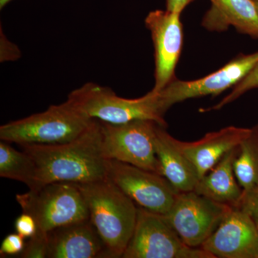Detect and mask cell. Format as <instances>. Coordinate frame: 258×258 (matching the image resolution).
Masks as SVG:
<instances>
[{
    "instance_id": "obj_16",
    "label": "cell",
    "mask_w": 258,
    "mask_h": 258,
    "mask_svg": "<svg viewBox=\"0 0 258 258\" xmlns=\"http://www.w3.org/2000/svg\"><path fill=\"white\" fill-rule=\"evenodd\" d=\"M211 8L203 25L210 31L234 27L237 31L258 39V10L253 0H210Z\"/></svg>"
},
{
    "instance_id": "obj_21",
    "label": "cell",
    "mask_w": 258,
    "mask_h": 258,
    "mask_svg": "<svg viewBox=\"0 0 258 258\" xmlns=\"http://www.w3.org/2000/svg\"><path fill=\"white\" fill-rule=\"evenodd\" d=\"M48 250L47 234L37 231L33 237L29 239L25 249L19 257L21 258H47Z\"/></svg>"
},
{
    "instance_id": "obj_28",
    "label": "cell",
    "mask_w": 258,
    "mask_h": 258,
    "mask_svg": "<svg viewBox=\"0 0 258 258\" xmlns=\"http://www.w3.org/2000/svg\"><path fill=\"white\" fill-rule=\"evenodd\" d=\"M254 4H255L256 7H257V10H258V0H253Z\"/></svg>"
},
{
    "instance_id": "obj_5",
    "label": "cell",
    "mask_w": 258,
    "mask_h": 258,
    "mask_svg": "<svg viewBox=\"0 0 258 258\" xmlns=\"http://www.w3.org/2000/svg\"><path fill=\"white\" fill-rule=\"evenodd\" d=\"M16 200L23 212L35 219L37 231L44 234L89 218L86 200L74 183H48L17 195Z\"/></svg>"
},
{
    "instance_id": "obj_7",
    "label": "cell",
    "mask_w": 258,
    "mask_h": 258,
    "mask_svg": "<svg viewBox=\"0 0 258 258\" xmlns=\"http://www.w3.org/2000/svg\"><path fill=\"white\" fill-rule=\"evenodd\" d=\"M122 257L215 258L202 247L185 244L162 215L139 206L133 235Z\"/></svg>"
},
{
    "instance_id": "obj_22",
    "label": "cell",
    "mask_w": 258,
    "mask_h": 258,
    "mask_svg": "<svg viewBox=\"0 0 258 258\" xmlns=\"http://www.w3.org/2000/svg\"><path fill=\"white\" fill-rule=\"evenodd\" d=\"M238 208L252 219L258 229V186L243 191Z\"/></svg>"
},
{
    "instance_id": "obj_8",
    "label": "cell",
    "mask_w": 258,
    "mask_h": 258,
    "mask_svg": "<svg viewBox=\"0 0 258 258\" xmlns=\"http://www.w3.org/2000/svg\"><path fill=\"white\" fill-rule=\"evenodd\" d=\"M232 209L190 191L178 194L163 216L185 244L201 247Z\"/></svg>"
},
{
    "instance_id": "obj_24",
    "label": "cell",
    "mask_w": 258,
    "mask_h": 258,
    "mask_svg": "<svg viewBox=\"0 0 258 258\" xmlns=\"http://www.w3.org/2000/svg\"><path fill=\"white\" fill-rule=\"evenodd\" d=\"M25 238L18 233L10 234L2 242L0 247L1 257L5 255H19L25 249Z\"/></svg>"
},
{
    "instance_id": "obj_3",
    "label": "cell",
    "mask_w": 258,
    "mask_h": 258,
    "mask_svg": "<svg viewBox=\"0 0 258 258\" xmlns=\"http://www.w3.org/2000/svg\"><path fill=\"white\" fill-rule=\"evenodd\" d=\"M68 101L88 116L113 124L151 120L166 126L168 111L161 91L152 90L139 98L118 96L108 87L87 83L70 93Z\"/></svg>"
},
{
    "instance_id": "obj_23",
    "label": "cell",
    "mask_w": 258,
    "mask_h": 258,
    "mask_svg": "<svg viewBox=\"0 0 258 258\" xmlns=\"http://www.w3.org/2000/svg\"><path fill=\"white\" fill-rule=\"evenodd\" d=\"M22 52L18 45L10 40L3 32L0 30V62H13L21 57Z\"/></svg>"
},
{
    "instance_id": "obj_15",
    "label": "cell",
    "mask_w": 258,
    "mask_h": 258,
    "mask_svg": "<svg viewBox=\"0 0 258 258\" xmlns=\"http://www.w3.org/2000/svg\"><path fill=\"white\" fill-rule=\"evenodd\" d=\"M166 128L159 125L155 139L161 174L179 192L194 191L200 180L198 171L176 146L175 138L166 132Z\"/></svg>"
},
{
    "instance_id": "obj_4",
    "label": "cell",
    "mask_w": 258,
    "mask_h": 258,
    "mask_svg": "<svg viewBox=\"0 0 258 258\" xmlns=\"http://www.w3.org/2000/svg\"><path fill=\"white\" fill-rule=\"evenodd\" d=\"M95 120L67 100L41 113L1 125L0 140L20 146L66 143L87 130Z\"/></svg>"
},
{
    "instance_id": "obj_25",
    "label": "cell",
    "mask_w": 258,
    "mask_h": 258,
    "mask_svg": "<svg viewBox=\"0 0 258 258\" xmlns=\"http://www.w3.org/2000/svg\"><path fill=\"white\" fill-rule=\"evenodd\" d=\"M15 228L19 235L25 239H30L37 233V225L31 215L23 212L15 220Z\"/></svg>"
},
{
    "instance_id": "obj_11",
    "label": "cell",
    "mask_w": 258,
    "mask_h": 258,
    "mask_svg": "<svg viewBox=\"0 0 258 258\" xmlns=\"http://www.w3.org/2000/svg\"><path fill=\"white\" fill-rule=\"evenodd\" d=\"M258 62V52L237 56L212 74L191 81L174 79L161 93L166 109L173 105L190 98L213 95L217 96L230 88H234L249 74Z\"/></svg>"
},
{
    "instance_id": "obj_13",
    "label": "cell",
    "mask_w": 258,
    "mask_h": 258,
    "mask_svg": "<svg viewBox=\"0 0 258 258\" xmlns=\"http://www.w3.org/2000/svg\"><path fill=\"white\" fill-rule=\"evenodd\" d=\"M47 258L109 257L90 218L61 226L47 234Z\"/></svg>"
},
{
    "instance_id": "obj_2",
    "label": "cell",
    "mask_w": 258,
    "mask_h": 258,
    "mask_svg": "<svg viewBox=\"0 0 258 258\" xmlns=\"http://www.w3.org/2000/svg\"><path fill=\"white\" fill-rule=\"evenodd\" d=\"M76 184L86 200L90 220L109 257H122L137 223V204L108 178Z\"/></svg>"
},
{
    "instance_id": "obj_17",
    "label": "cell",
    "mask_w": 258,
    "mask_h": 258,
    "mask_svg": "<svg viewBox=\"0 0 258 258\" xmlns=\"http://www.w3.org/2000/svg\"><path fill=\"white\" fill-rule=\"evenodd\" d=\"M239 146L227 153L215 167L199 180L194 190L195 192L216 203L232 208H239L243 189L239 184L234 170Z\"/></svg>"
},
{
    "instance_id": "obj_12",
    "label": "cell",
    "mask_w": 258,
    "mask_h": 258,
    "mask_svg": "<svg viewBox=\"0 0 258 258\" xmlns=\"http://www.w3.org/2000/svg\"><path fill=\"white\" fill-rule=\"evenodd\" d=\"M215 258H258V229L240 208H233L202 245Z\"/></svg>"
},
{
    "instance_id": "obj_19",
    "label": "cell",
    "mask_w": 258,
    "mask_h": 258,
    "mask_svg": "<svg viewBox=\"0 0 258 258\" xmlns=\"http://www.w3.org/2000/svg\"><path fill=\"white\" fill-rule=\"evenodd\" d=\"M234 170L243 191L258 186V123L239 146Z\"/></svg>"
},
{
    "instance_id": "obj_14",
    "label": "cell",
    "mask_w": 258,
    "mask_h": 258,
    "mask_svg": "<svg viewBox=\"0 0 258 258\" xmlns=\"http://www.w3.org/2000/svg\"><path fill=\"white\" fill-rule=\"evenodd\" d=\"M250 132L251 128L228 126L207 134L196 142H181L176 139L174 141L195 166L201 179L227 153L238 147Z\"/></svg>"
},
{
    "instance_id": "obj_27",
    "label": "cell",
    "mask_w": 258,
    "mask_h": 258,
    "mask_svg": "<svg viewBox=\"0 0 258 258\" xmlns=\"http://www.w3.org/2000/svg\"><path fill=\"white\" fill-rule=\"evenodd\" d=\"M13 0H0V9L3 10L7 5L9 4Z\"/></svg>"
},
{
    "instance_id": "obj_18",
    "label": "cell",
    "mask_w": 258,
    "mask_h": 258,
    "mask_svg": "<svg viewBox=\"0 0 258 258\" xmlns=\"http://www.w3.org/2000/svg\"><path fill=\"white\" fill-rule=\"evenodd\" d=\"M0 176L20 181L29 189L37 188V167L35 161L25 152H20L8 142H0Z\"/></svg>"
},
{
    "instance_id": "obj_1",
    "label": "cell",
    "mask_w": 258,
    "mask_h": 258,
    "mask_svg": "<svg viewBox=\"0 0 258 258\" xmlns=\"http://www.w3.org/2000/svg\"><path fill=\"white\" fill-rule=\"evenodd\" d=\"M21 147L36 165V189L48 183L85 184L107 178L108 160L102 151L100 120H95L87 130L66 143Z\"/></svg>"
},
{
    "instance_id": "obj_20",
    "label": "cell",
    "mask_w": 258,
    "mask_h": 258,
    "mask_svg": "<svg viewBox=\"0 0 258 258\" xmlns=\"http://www.w3.org/2000/svg\"><path fill=\"white\" fill-rule=\"evenodd\" d=\"M258 88V62L254 66L253 69L249 71L248 74L244 78L240 83L233 88L227 96H225L220 103L208 109H204L203 111H218L226 105L235 101L244 93L251 90Z\"/></svg>"
},
{
    "instance_id": "obj_10",
    "label": "cell",
    "mask_w": 258,
    "mask_h": 258,
    "mask_svg": "<svg viewBox=\"0 0 258 258\" xmlns=\"http://www.w3.org/2000/svg\"><path fill=\"white\" fill-rule=\"evenodd\" d=\"M180 13L154 10L147 15L146 26L152 35L155 50V84L152 90L164 89L176 79L174 71L183 45L182 24Z\"/></svg>"
},
{
    "instance_id": "obj_9",
    "label": "cell",
    "mask_w": 258,
    "mask_h": 258,
    "mask_svg": "<svg viewBox=\"0 0 258 258\" xmlns=\"http://www.w3.org/2000/svg\"><path fill=\"white\" fill-rule=\"evenodd\" d=\"M107 178L139 207L165 215L179 191L164 176L120 161L108 160Z\"/></svg>"
},
{
    "instance_id": "obj_26",
    "label": "cell",
    "mask_w": 258,
    "mask_h": 258,
    "mask_svg": "<svg viewBox=\"0 0 258 258\" xmlns=\"http://www.w3.org/2000/svg\"><path fill=\"white\" fill-rule=\"evenodd\" d=\"M195 0H166V10L181 14L183 10Z\"/></svg>"
},
{
    "instance_id": "obj_6",
    "label": "cell",
    "mask_w": 258,
    "mask_h": 258,
    "mask_svg": "<svg viewBox=\"0 0 258 258\" xmlns=\"http://www.w3.org/2000/svg\"><path fill=\"white\" fill-rule=\"evenodd\" d=\"M101 123L102 151L107 160L132 164L161 175L155 148L160 123L151 120H133L120 124L103 121Z\"/></svg>"
}]
</instances>
